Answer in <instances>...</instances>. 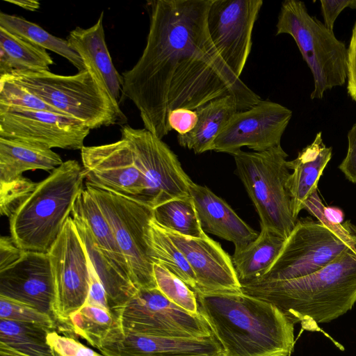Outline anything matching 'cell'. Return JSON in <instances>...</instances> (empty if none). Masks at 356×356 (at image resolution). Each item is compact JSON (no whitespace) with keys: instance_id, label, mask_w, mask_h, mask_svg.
<instances>
[{"instance_id":"obj_1","label":"cell","mask_w":356,"mask_h":356,"mask_svg":"<svg viewBox=\"0 0 356 356\" xmlns=\"http://www.w3.org/2000/svg\"><path fill=\"white\" fill-rule=\"evenodd\" d=\"M213 0L148 2L149 28L143 52L122 74V95L136 106L145 129L161 139L176 108L195 111L214 99L233 97L238 111L261 99L227 67L209 33Z\"/></svg>"},{"instance_id":"obj_2","label":"cell","mask_w":356,"mask_h":356,"mask_svg":"<svg viewBox=\"0 0 356 356\" xmlns=\"http://www.w3.org/2000/svg\"><path fill=\"white\" fill-rule=\"evenodd\" d=\"M195 293L225 356H289L293 350L295 323L273 304L242 291Z\"/></svg>"},{"instance_id":"obj_3","label":"cell","mask_w":356,"mask_h":356,"mask_svg":"<svg viewBox=\"0 0 356 356\" xmlns=\"http://www.w3.org/2000/svg\"><path fill=\"white\" fill-rule=\"evenodd\" d=\"M243 293L275 305L295 324L320 331L356 302V241L331 263L309 275L241 284Z\"/></svg>"},{"instance_id":"obj_4","label":"cell","mask_w":356,"mask_h":356,"mask_svg":"<svg viewBox=\"0 0 356 356\" xmlns=\"http://www.w3.org/2000/svg\"><path fill=\"white\" fill-rule=\"evenodd\" d=\"M85 179L83 165L68 160L38 182L9 218L15 243L25 251L48 253L70 217Z\"/></svg>"},{"instance_id":"obj_5","label":"cell","mask_w":356,"mask_h":356,"mask_svg":"<svg viewBox=\"0 0 356 356\" xmlns=\"http://www.w3.org/2000/svg\"><path fill=\"white\" fill-rule=\"evenodd\" d=\"M2 76L90 129L127 122L119 102L111 97L90 70L68 76L50 71H18Z\"/></svg>"},{"instance_id":"obj_6","label":"cell","mask_w":356,"mask_h":356,"mask_svg":"<svg viewBox=\"0 0 356 356\" xmlns=\"http://www.w3.org/2000/svg\"><path fill=\"white\" fill-rule=\"evenodd\" d=\"M289 34L295 40L314 78L311 99H321L327 90L343 86L347 79L348 49L334 31L309 14L304 2H282L276 35Z\"/></svg>"},{"instance_id":"obj_7","label":"cell","mask_w":356,"mask_h":356,"mask_svg":"<svg viewBox=\"0 0 356 356\" xmlns=\"http://www.w3.org/2000/svg\"><path fill=\"white\" fill-rule=\"evenodd\" d=\"M236 171L260 218L261 227L285 238L298 220L293 216L287 188V154L281 145L263 152L240 150L232 154Z\"/></svg>"},{"instance_id":"obj_8","label":"cell","mask_w":356,"mask_h":356,"mask_svg":"<svg viewBox=\"0 0 356 356\" xmlns=\"http://www.w3.org/2000/svg\"><path fill=\"white\" fill-rule=\"evenodd\" d=\"M355 241L356 227L348 221L332 229L319 220H298L275 261L254 282L309 275L331 263Z\"/></svg>"},{"instance_id":"obj_9","label":"cell","mask_w":356,"mask_h":356,"mask_svg":"<svg viewBox=\"0 0 356 356\" xmlns=\"http://www.w3.org/2000/svg\"><path fill=\"white\" fill-rule=\"evenodd\" d=\"M86 188L108 221L137 289L156 288L154 263L148 254L145 232L153 208L143 201L86 183ZM157 288V287H156Z\"/></svg>"},{"instance_id":"obj_10","label":"cell","mask_w":356,"mask_h":356,"mask_svg":"<svg viewBox=\"0 0 356 356\" xmlns=\"http://www.w3.org/2000/svg\"><path fill=\"white\" fill-rule=\"evenodd\" d=\"M111 311L124 332L181 338L213 335L200 314L178 307L156 287L138 289L126 302Z\"/></svg>"},{"instance_id":"obj_11","label":"cell","mask_w":356,"mask_h":356,"mask_svg":"<svg viewBox=\"0 0 356 356\" xmlns=\"http://www.w3.org/2000/svg\"><path fill=\"white\" fill-rule=\"evenodd\" d=\"M122 138L130 145L145 183L140 200L154 208L171 200L189 196L191 181L175 153L148 130L124 125Z\"/></svg>"},{"instance_id":"obj_12","label":"cell","mask_w":356,"mask_h":356,"mask_svg":"<svg viewBox=\"0 0 356 356\" xmlns=\"http://www.w3.org/2000/svg\"><path fill=\"white\" fill-rule=\"evenodd\" d=\"M48 254L55 285L52 316L70 328L71 315L86 302L90 282L88 257L72 217Z\"/></svg>"},{"instance_id":"obj_13","label":"cell","mask_w":356,"mask_h":356,"mask_svg":"<svg viewBox=\"0 0 356 356\" xmlns=\"http://www.w3.org/2000/svg\"><path fill=\"white\" fill-rule=\"evenodd\" d=\"M90 129L64 115L0 105V137L47 148L81 149Z\"/></svg>"},{"instance_id":"obj_14","label":"cell","mask_w":356,"mask_h":356,"mask_svg":"<svg viewBox=\"0 0 356 356\" xmlns=\"http://www.w3.org/2000/svg\"><path fill=\"white\" fill-rule=\"evenodd\" d=\"M262 0H213L208 13L210 38L230 70L240 78L249 57Z\"/></svg>"},{"instance_id":"obj_15","label":"cell","mask_w":356,"mask_h":356,"mask_svg":"<svg viewBox=\"0 0 356 356\" xmlns=\"http://www.w3.org/2000/svg\"><path fill=\"white\" fill-rule=\"evenodd\" d=\"M291 117L286 106L261 99L232 116L215 140L213 150L232 155L243 147L263 152L280 145Z\"/></svg>"},{"instance_id":"obj_16","label":"cell","mask_w":356,"mask_h":356,"mask_svg":"<svg viewBox=\"0 0 356 356\" xmlns=\"http://www.w3.org/2000/svg\"><path fill=\"white\" fill-rule=\"evenodd\" d=\"M81 157L87 183L138 199L143 196L144 179L126 140L83 146Z\"/></svg>"},{"instance_id":"obj_17","label":"cell","mask_w":356,"mask_h":356,"mask_svg":"<svg viewBox=\"0 0 356 356\" xmlns=\"http://www.w3.org/2000/svg\"><path fill=\"white\" fill-rule=\"evenodd\" d=\"M97 350L105 356H225L213 335L202 338L170 337L124 332L116 324Z\"/></svg>"},{"instance_id":"obj_18","label":"cell","mask_w":356,"mask_h":356,"mask_svg":"<svg viewBox=\"0 0 356 356\" xmlns=\"http://www.w3.org/2000/svg\"><path fill=\"white\" fill-rule=\"evenodd\" d=\"M162 229L182 252L193 269L197 280L195 293L242 291L232 257L220 243L207 235L192 238L163 228Z\"/></svg>"},{"instance_id":"obj_19","label":"cell","mask_w":356,"mask_h":356,"mask_svg":"<svg viewBox=\"0 0 356 356\" xmlns=\"http://www.w3.org/2000/svg\"><path fill=\"white\" fill-rule=\"evenodd\" d=\"M54 296V278L48 253L25 251L16 263L0 270V296L52 316Z\"/></svg>"},{"instance_id":"obj_20","label":"cell","mask_w":356,"mask_h":356,"mask_svg":"<svg viewBox=\"0 0 356 356\" xmlns=\"http://www.w3.org/2000/svg\"><path fill=\"white\" fill-rule=\"evenodd\" d=\"M188 191L205 233L233 243L234 252L243 250L257 237L259 234L209 188L191 180Z\"/></svg>"},{"instance_id":"obj_21","label":"cell","mask_w":356,"mask_h":356,"mask_svg":"<svg viewBox=\"0 0 356 356\" xmlns=\"http://www.w3.org/2000/svg\"><path fill=\"white\" fill-rule=\"evenodd\" d=\"M103 16L104 12L89 28L76 27L70 32L67 40L81 56L86 69L95 74L101 86L119 102L122 79L113 63L106 43Z\"/></svg>"},{"instance_id":"obj_22","label":"cell","mask_w":356,"mask_h":356,"mask_svg":"<svg viewBox=\"0 0 356 356\" xmlns=\"http://www.w3.org/2000/svg\"><path fill=\"white\" fill-rule=\"evenodd\" d=\"M332 147L325 146L322 134L318 132L314 141L299 152L295 159L288 161V168L293 172L288 178L287 188L296 220L307 200L317 191L318 180L332 157Z\"/></svg>"},{"instance_id":"obj_23","label":"cell","mask_w":356,"mask_h":356,"mask_svg":"<svg viewBox=\"0 0 356 356\" xmlns=\"http://www.w3.org/2000/svg\"><path fill=\"white\" fill-rule=\"evenodd\" d=\"M63 163L50 148L0 137V183L11 181L29 170L52 172Z\"/></svg>"},{"instance_id":"obj_24","label":"cell","mask_w":356,"mask_h":356,"mask_svg":"<svg viewBox=\"0 0 356 356\" xmlns=\"http://www.w3.org/2000/svg\"><path fill=\"white\" fill-rule=\"evenodd\" d=\"M195 111V127L184 135L178 134L177 140L180 146L202 154L213 150L215 140L238 109L235 99L225 96L211 101Z\"/></svg>"},{"instance_id":"obj_25","label":"cell","mask_w":356,"mask_h":356,"mask_svg":"<svg viewBox=\"0 0 356 356\" xmlns=\"http://www.w3.org/2000/svg\"><path fill=\"white\" fill-rule=\"evenodd\" d=\"M72 215L85 222L102 254L120 274L132 282L127 263L112 229L86 187L78 196Z\"/></svg>"},{"instance_id":"obj_26","label":"cell","mask_w":356,"mask_h":356,"mask_svg":"<svg viewBox=\"0 0 356 356\" xmlns=\"http://www.w3.org/2000/svg\"><path fill=\"white\" fill-rule=\"evenodd\" d=\"M286 239L270 229L261 227L252 242L234 252L232 260L241 284L252 282L261 277L278 257Z\"/></svg>"},{"instance_id":"obj_27","label":"cell","mask_w":356,"mask_h":356,"mask_svg":"<svg viewBox=\"0 0 356 356\" xmlns=\"http://www.w3.org/2000/svg\"><path fill=\"white\" fill-rule=\"evenodd\" d=\"M72 219L88 257L106 289L110 309L124 304L138 289L130 280L120 274L102 254L85 222L76 216H72Z\"/></svg>"},{"instance_id":"obj_28","label":"cell","mask_w":356,"mask_h":356,"mask_svg":"<svg viewBox=\"0 0 356 356\" xmlns=\"http://www.w3.org/2000/svg\"><path fill=\"white\" fill-rule=\"evenodd\" d=\"M53 64L46 49L0 26V76L18 71H49Z\"/></svg>"},{"instance_id":"obj_29","label":"cell","mask_w":356,"mask_h":356,"mask_svg":"<svg viewBox=\"0 0 356 356\" xmlns=\"http://www.w3.org/2000/svg\"><path fill=\"white\" fill-rule=\"evenodd\" d=\"M145 241L153 263L165 267L195 291L196 277L185 256L152 218L146 229Z\"/></svg>"},{"instance_id":"obj_30","label":"cell","mask_w":356,"mask_h":356,"mask_svg":"<svg viewBox=\"0 0 356 356\" xmlns=\"http://www.w3.org/2000/svg\"><path fill=\"white\" fill-rule=\"evenodd\" d=\"M0 26L33 44L64 57L78 72L86 70L82 58L67 40L51 35L38 24L23 17L1 12Z\"/></svg>"},{"instance_id":"obj_31","label":"cell","mask_w":356,"mask_h":356,"mask_svg":"<svg viewBox=\"0 0 356 356\" xmlns=\"http://www.w3.org/2000/svg\"><path fill=\"white\" fill-rule=\"evenodd\" d=\"M44 326L0 318V344L24 356H56Z\"/></svg>"},{"instance_id":"obj_32","label":"cell","mask_w":356,"mask_h":356,"mask_svg":"<svg viewBox=\"0 0 356 356\" xmlns=\"http://www.w3.org/2000/svg\"><path fill=\"white\" fill-rule=\"evenodd\" d=\"M152 219L161 227L181 235L201 238L206 233L191 195L168 201L153 208Z\"/></svg>"},{"instance_id":"obj_33","label":"cell","mask_w":356,"mask_h":356,"mask_svg":"<svg viewBox=\"0 0 356 356\" xmlns=\"http://www.w3.org/2000/svg\"><path fill=\"white\" fill-rule=\"evenodd\" d=\"M116 324L115 317L110 309L88 304L70 318V328L73 332L97 349Z\"/></svg>"},{"instance_id":"obj_34","label":"cell","mask_w":356,"mask_h":356,"mask_svg":"<svg viewBox=\"0 0 356 356\" xmlns=\"http://www.w3.org/2000/svg\"><path fill=\"white\" fill-rule=\"evenodd\" d=\"M153 274L157 289L169 300L191 314H200L196 293L183 280L156 263Z\"/></svg>"},{"instance_id":"obj_35","label":"cell","mask_w":356,"mask_h":356,"mask_svg":"<svg viewBox=\"0 0 356 356\" xmlns=\"http://www.w3.org/2000/svg\"><path fill=\"white\" fill-rule=\"evenodd\" d=\"M0 105L61 114L22 86L3 76H0Z\"/></svg>"},{"instance_id":"obj_36","label":"cell","mask_w":356,"mask_h":356,"mask_svg":"<svg viewBox=\"0 0 356 356\" xmlns=\"http://www.w3.org/2000/svg\"><path fill=\"white\" fill-rule=\"evenodd\" d=\"M0 318L23 323H31L56 329L54 318L31 306L0 296Z\"/></svg>"},{"instance_id":"obj_37","label":"cell","mask_w":356,"mask_h":356,"mask_svg":"<svg viewBox=\"0 0 356 356\" xmlns=\"http://www.w3.org/2000/svg\"><path fill=\"white\" fill-rule=\"evenodd\" d=\"M38 183L22 175L6 183H0V213L8 218L32 193Z\"/></svg>"},{"instance_id":"obj_38","label":"cell","mask_w":356,"mask_h":356,"mask_svg":"<svg viewBox=\"0 0 356 356\" xmlns=\"http://www.w3.org/2000/svg\"><path fill=\"white\" fill-rule=\"evenodd\" d=\"M47 343L56 356H105L72 337L58 334L56 330L48 332Z\"/></svg>"},{"instance_id":"obj_39","label":"cell","mask_w":356,"mask_h":356,"mask_svg":"<svg viewBox=\"0 0 356 356\" xmlns=\"http://www.w3.org/2000/svg\"><path fill=\"white\" fill-rule=\"evenodd\" d=\"M167 120L170 131L173 129L178 134L184 135L194 129L197 116L195 111L180 108L170 111Z\"/></svg>"},{"instance_id":"obj_40","label":"cell","mask_w":356,"mask_h":356,"mask_svg":"<svg viewBox=\"0 0 356 356\" xmlns=\"http://www.w3.org/2000/svg\"><path fill=\"white\" fill-rule=\"evenodd\" d=\"M89 265V291L85 304L99 306L110 309L106 289L88 259ZM111 310V309H110Z\"/></svg>"},{"instance_id":"obj_41","label":"cell","mask_w":356,"mask_h":356,"mask_svg":"<svg viewBox=\"0 0 356 356\" xmlns=\"http://www.w3.org/2000/svg\"><path fill=\"white\" fill-rule=\"evenodd\" d=\"M320 2L323 24L332 31H334L336 19L344 8L349 7L356 9V0H321Z\"/></svg>"},{"instance_id":"obj_42","label":"cell","mask_w":356,"mask_h":356,"mask_svg":"<svg viewBox=\"0 0 356 356\" xmlns=\"http://www.w3.org/2000/svg\"><path fill=\"white\" fill-rule=\"evenodd\" d=\"M339 168L351 182L356 183V122L348 133V151Z\"/></svg>"},{"instance_id":"obj_43","label":"cell","mask_w":356,"mask_h":356,"mask_svg":"<svg viewBox=\"0 0 356 356\" xmlns=\"http://www.w3.org/2000/svg\"><path fill=\"white\" fill-rule=\"evenodd\" d=\"M25 250L20 248L11 236L0 238V270H4L19 260Z\"/></svg>"},{"instance_id":"obj_44","label":"cell","mask_w":356,"mask_h":356,"mask_svg":"<svg viewBox=\"0 0 356 356\" xmlns=\"http://www.w3.org/2000/svg\"><path fill=\"white\" fill-rule=\"evenodd\" d=\"M347 91L352 99L356 102V22L348 47Z\"/></svg>"},{"instance_id":"obj_45","label":"cell","mask_w":356,"mask_h":356,"mask_svg":"<svg viewBox=\"0 0 356 356\" xmlns=\"http://www.w3.org/2000/svg\"><path fill=\"white\" fill-rule=\"evenodd\" d=\"M6 1L30 11H35L40 8L39 1L35 0H6Z\"/></svg>"},{"instance_id":"obj_46","label":"cell","mask_w":356,"mask_h":356,"mask_svg":"<svg viewBox=\"0 0 356 356\" xmlns=\"http://www.w3.org/2000/svg\"><path fill=\"white\" fill-rule=\"evenodd\" d=\"M0 356H24L21 355L7 346L0 344Z\"/></svg>"}]
</instances>
